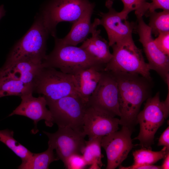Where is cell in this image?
Returning <instances> with one entry per match:
<instances>
[{"label": "cell", "mask_w": 169, "mask_h": 169, "mask_svg": "<svg viewBox=\"0 0 169 169\" xmlns=\"http://www.w3.org/2000/svg\"><path fill=\"white\" fill-rule=\"evenodd\" d=\"M111 73L118 85L119 125L133 130L142 104L150 97L151 81L137 74Z\"/></svg>", "instance_id": "cell-1"}, {"label": "cell", "mask_w": 169, "mask_h": 169, "mask_svg": "<svg viewBox=\"0 0 169 169\" xmlns=\"http://www.w3.org/2000/svg\"><path fill=\"white\" fill-rule=\"evenodd\" d=\"M111 47L112 56L104 71L137 74L151 81L148 63L145 61L141 50L135 44L132 36L117 42Z\"/></svg>", "instance_id": "cell-2"}, {"label": "cell", "mask_w": 169, "mask_h": 169, "mask_svg": "<svg viewBox=\"0 0 169 169\" xmlns=\"http://www.w3.org/2000/svg\"><path fill=\"white\" fill-rule=\"evenodd\" d=\"M49 34L41 16L38 14L31 28L12 48L0 69H6L25 58H38L43 61L46 55V41Z\"/></svg>", "instance_id": "cell-3"}, {"label": "cell", "mask_w": 169, "mask_h": 169, "mask_svg": "<svg viewBox=\"0 0 169 169\" xmlns=\"http://www.w3.org/2000/svg\"><path fill=\"white\" fill-rule=\"evenodd\" d=\"M146 100L143 109L137 116L136 122L139 124L140 131L133 139L138 140L142 147L151 149L155 134L169 116V90L164 101H161L159 92Z\"/></svg>", "instance_id": "cell-4"}, {"label": "cell", "mask_w": 169, "mask_h": 169, "mask_svg": "<svg viewBox=\"0 0 169 169\" xmlns=\"http://www.w3.org/2000/svg\"><path fill=\"white\" fill-rule=\"evenodd\" d=\"M44 67L59 69L66 74L74 75L91 66L105 67L80 47L63 44L55 41L52 51L43 61Z\"/></svg>", "instance_id": "cell-5"}, {"label": "cell", "mask_w": 169, "mask_h": 169, "mask_svg": "<svg viewBox=\"0 0 169 169\" xmlns=\"http://www.w3.org/2000/svg\"><path fill=\"white\" fill-rule=\"evenodd\" d=\"M33 93L43 95L47 103L68 95L80 96L74 75L51 67H43L33 84Z\"/></svg>", "instance_id": "cell-6"}, {"label": "cell", "mask_w": 169, "mask_h": 169, "mask_svg": "<svg viewBox=\"0 0 169 169\" xmlns=\"http://www.w3.org/2000/svg\"><path fill=\"white\" fill-rule=\"evenodd\" d=\"M54 123L83 132L84 118L88 103L79 95H73L47 103Z\"/></svg>", "instance_id": "cell-7"}, {"label": "cell", "mask_w": 169, "mask_h": 169, "mask_svg": "<svg viewBox=\"0 0 169 169\" xmlns=\"http://www.w3.org/2000/svg\"><path fill=\"white\" fill-rule=\"evenodd\" d=\"M92 4L89 0H53L40 14L49 34L55 37L59 23H74Z\"/></svg>", "instance_id": "cell-8"}, {"label": "cell", "mask_w": 169, "mask_h": 169, "mask_svg": "<svg viewBox=\"0 0 169 169\" xmlns=\"http://www.w3.org/2000/svg\"><path fill=\"white\" fill-rule=\"evenodd\" d=\"M88 105L112 116L120 117L117 83L111 72L102 71L97 86L89 99Z\"/></svg>", "instance_id": "cell-9"}, {"label": "cell", "mask_w": 169, "mask_h": 169, "mask_svg": "<svg viewBox=\"0 0 169 169\" xmlns=\"http://www.w3.org/2000/svg\"><path fill=\"white\" fill-rule=\"evenodd\" d=\"M136 18L137 23L135 29L148 61L149 69L156 71L167 83L169 81V56L157 48L152 36L151 28L145 22L142 17Z\"/></svg>", "instance_id": "cell-10"}, {"label": "cell", "mask_w": 169, "mask_h": 169, "mask_svg": "<svg viewBox=\"0 0 169 169\" xmlns=\"http://www.w3.org/2000/svg\"><path fill=\"white\" fill-rule=\"evenodd\" d=\"M43 132L48 138V146L55 150L57 157L64 165L71 155L82 154L86 136L83 132L66 127H58L57 131L54 133Z\"/></svg>", "instance_id": "cell-11"}, {"label": "cell", "mask_w": 169, "mask_h": 169, "mask_svg": "<svg viewBox=\"0 0 169 169\" xmlns=\"http://www.w3.org/2000/svg\"><path fill=\"white\" fill-rule=\"evenodd\" d=\"M121 129L102 137L101 146L107 158V169H114L127 157L133 146L131 136L132 130L122 126Z\"/></svg>", "instance_id": "cell-12"}, {"label": "cell", "mask_w": 169, "mask_h": 169, "mask_svg": "<svg viewBox=\"0 0 169 169\" xmlns=\"http://www.w3.org/2000/svg\"><path fill=\"white\" fill-rule=\"evenodd\" d=\"M113 1L108 0L105 5L108 9L106 13L100 12L99 25H102L107 32L109 45L111 47L115 43L132 36L135 29V24L126 20L120 12H117L113 7Z\"/></svg>", "instance_id": "cell-13"}, {"label": "cell", "mask_w": 169, "mask_h": 169, "mask_svg": "<svg viewBox=\"0 0 169 169\" xmlns=\"http://www.w3.org/2000/svg\"><path fill=\"white\" fill-rule=\"evenodd\" d=\"M32 94L31 93L21 96L20 104L8 116L22 115L32 120L34 128L32 131L34 134L38 131L37 125L39 121L44 120L46 125L50 127L53 125L54 123L51 112L46 107L45 98L43 96L34 97Z\"/></svg>", "instance_id": "cell-14"}, {"label": "cell", "mask_w": 169, "mask_h": 169, "mask_svg": "<svg viewBox=\"0 0 169 169\" xmlns=\"http://www.w3.org/2000/svg\"><path fill=\"white\" fill-rule=\"evenodd\" d=\"M119 119L88 105L84 118L83 133L90 139L102 137L118 130Z\"/></svg>", "instance_id": "cell-15"}, {"label": "cell", "mask_w": 169, "mask_h": 169, "mask_svg": "<svg viewBox=\"0 0 169 169\" xmlns=\"http://www.w3.org/2000/svg\"><path fill=\"white\" fill-rule=\"evenodd\" d=\"M43 60L35 58H25L17 61L8 68L0 69V75H5L32 85L43 65Z\"/></svg>", "instance_id": "cell-16"}, {"label": "cell", "mask_w": 169, "mask_h": 169, "mask_svg": "<svg viewBox=\"0 0 169 169\" xmlns=\"http://www.w3.org/2000/svg\"><path fill=\"white\" fill-rule=\"evenodd\" d=\"M99 23V19L95 18L92 23L91 37L87 38L79 47L105 67L112 55L109 50L108 42L100 35V30L97 29Z\"/></svg>", "instance_id": "cell-17"}, {"label": "cell", "mask_w": 169, "mask_h": 169, "mask_svg": "<svg viewBox=\"0 0 169 169\" xmlns=\"http://www.w3.org/2000/svg\"><path fill=\"white\" fill-rule=\"evenodd\" d=\"M94 6L93 3L78 20L73 23L70 32L66 36L62 38L55 36V41L63 44L73 46L83 42L91 33V18Z\"/></svg>", "instance_id": "cell-18"}, {"label": "cell", "mask_w": 169, "mask_h": 169, "mask_svg": "<svg viewBox=\"0 0 169 169\" xmlns=\"http://www.w3.org/2000/svg\"><path fill=\"white\" fill-rule=\"evenodd\" d=\"M104 69L100 66H93L74 75L80 96L87 103L97 86Z\"/></svg>", "instance_id": "cell-19"}, {"label": "cell", "mask_w": 169, "mask_h": 169, "mask_svg": "<svg viewBox=\"0 0 169 169\" xmlns=\"http://www.w3.org/2000/svg\"><path fill=\"white\" fill-rule=\"evenodd\" d=\"M168 153L169 149L165 146L159 151H153L151 149L143 148L136 150L133 152L134 160L133 164L128 166L120 165L119 169H134L135 167L141 165L153 164L164 159Z\"/></svg>", "instance_id": "cell-20"}, {"label": "cell", "mask_w": 169, "mask_h": 169, "mask_svg": "<svg viewBox=\"0 0 169 169\" xmlns=\"http://www.w3.org/2000/svg\"><path fill=\"white\" fill-rule=\"evenodd\" d=\"M33 93V85L5 75H0V98L8 96H21Z\"/></svg>", "instance_id": "cell-21"}, {"label": "cell", "mask_w": 169, "mask_h": 169, "mask_svg": "<svg viewBox=\"0 0 169 169\" xmlns=\"http://www.w3.org/2000/svg\"><path fill=\"white\" fill-rule=\"evenodd\" d=\"M102 137H96L85 141V145L82 155L89 169H100L103 166L101 152V140Z\"/></svg>", "instance_id": "cell-22"}, {"label": "cell", "mask_w": 169, "mask_h": 169, "mask_svg": "<svg viewBox=\"0 0 169 169\" xmlns=\"http://www.w3.org/2000/svg\"><path fill=\"white\" fill-rule=\"evenodd\" d=\"M59 159L56 157L54 150L48 146L45 151L40 153H33L26 162H22L18 167L19 169H47L51 163Z\"/></svg>", "instance_id": "cell-23"}, {"label": "cell", "mask_w": 169, "mask_h": 169, "mask_svg": "<svg viewBox=\"0 0 169 169\" xmlns=\"http://www.w3.org/2000/svg\"><path fill=\"white\" fill-rule=\"evenodd\" d=\"M13 131L6 129L0 130V141L5 144L22 161V162L27 161L32 156L33 153L26 147L18 142L14 138Z\"/></svg>", "instance_id": "cell-24"}, {"label": "cell", "mask_w": 169, "mask_h": 169, "mask_svg": "<svg viewBox=\"0 0 169 169\" xmlns=\"http://www.w3.org/2000/svg\"><path fill=\"white\" fill-rule=\"evenodd\" d=\"M145 15L149 17L148 26L152 34L156 37L162 32H169V10L147 13Z\"/></svg>", "instance_id": "cell-25"}, {"label": "cell", "mask_w": 169, "mask_h": 169, "mask_svg": "<svg viewBox=\"0 0 169 169\" xmlns=\"http://www.w3.org/2000/svg\"><path fill=\"white\" fill-rule=\"evenodd\" d=\"M124 5L123 10L120 12L125 18H127L129 13L133 11L137 17H143L149 10L150 3L147 0H121Z\"/></svg>", "instance_id": "cell-26"}, {"label": "cell", "mask_w": 169, "mask_h": 169, "mask_svg": "<svg viewBox=\"0 0 169 169\" xmlns=\"http://www.w3.org/2000/svg\"><path fill=\"white\" fill-rule=\"evenodd\" d=\"M88 166L82 154H74L67 159L64 166L68 169H85Z\"/></svg>", "instance_id": "cell-27"}, {"label": "cell", "mask_w": 169, "mask_h": 169, "mask_svg": "<svg viewBox=\"0 0 169 169\" xmlns=\"http://www.w3.org/2000/svg\"><path fill=\"white\" fill-rule=\"evenodd\" d=\"M154 42L160 51L169 56V32L160 33Z\"/></svg>", "instance_id": "cell-28"}, {"label": "cell", "mask_w": 169, "mask_h": 169, "mask_svg": "<svg viewBox=\"0 0 169 169\" xmlns=\"http://www.w3.org/2000/svg\"><path fill=\"white\" fill-rule=\"evenodd\" d=\"M150 3L148 12H151L158 9L169 10V0H152Z\"/></svg>", "instance_id": "cell-29"}, {"label": "cell", "mask_w": 169, "mask_h": 169, "mask_svg": "<svg viewBox=\"0 0 169 169\" xmlns=\"http://www.w3.org/2000/svg\"><path fill=\"white\" fill-rule=\"evenodd\" d=\"M158 146H163L169 149V127L163 132L160 136L157 144Z\"/></svg>", "instance_id": "cell-30"}, {"label": "cell", "mask_w": 169, "mask_h": 169, "mask_svg": "<svg viewBox=\"0 0 169 169\" xmlns=\"http://www.w3.org/2000/svg\"><path fill=\"white\" fill-rule=\"evenodd\" d=\"M134 169H161V166L153 164H145L135 167Z\"/></svg>", "instance_id": "cell-31"}, {"label": "cell", "mask_w": 169, "mask_h": 169, "mask_svg": "<svg viewBox=\"0 0 169 169\" xmlns=\"http://www.w3.org/2000/svg\"><path fill=\"white\" fill-rule=\"evenodd\" d=\"M164 160L161 166V169H169V153L164 158Z\"/></svg>", "instance_id": "cell-32"}, {"label": "cell", "mask_w": 169, "mask_h": 169, "mask_svg": "<svg viewBox=\"0 0 169 169\" xmlns=\"http://www.w3.org/2000/svg\"><path fill=\"white\" fill-rule=\"evenodd\" d=\"M5 11L4 9V6L2 5L0 6V20L4 16Z\"/></svg>", "instance_id": "cell-33"}, {"label": "cell", "mask_w": 169, "mask_h": 169, "mask_svg": "<svg viewBox=\"0 0 169 169\" xmlns=\"http://www.w3.org/2000/svg\"></svg>", "instance_id": "cell-34"}]
</instances>
